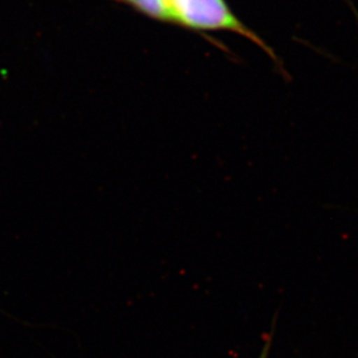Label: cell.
Masks as SVG:
<instances>
[{
  "label": "cell",
  "mask_w": 358,
  "mask_h": 358,
  "mask_svg": "<svg viewBox=\"0 0 358 358\" xmlns=\"http://www.w3.org/2000/svg\"><path fill=\"white\" fill-rule=\"evenodd\" d=\"M166 3L171 24L197 33H234L262 49L273 61H278L274 50L240 20L227 0H166Z\"/></svg>",
  "instance_id": "6da1fadb"
},
{
  "label": "cell",
  "mask_w": 358,
  "mask_h": 358,
  "mask_svg": "<svg viewBox=\"0 0 358 358\" xmlns=\"http://www.w3.org/2000/svg\"><path fill=\"white\" fill-rule=\"evenodd\" d=\"M138 10L153 20L169 22V8L166 0H117Z\"/></svg>",
  "instance_id": "7a4b0ae2"
},
{
  "label": "cell",
  "mask_w": 358,
  "mask_h": 358,
  "mask_svg": "<svg viewBox=\"0 0 358 358\" xmlns=\"http://www.w3.org/2000/svg\"><path fill=\"white\" fill-rule=\"evenodd\" d=\"M271 333H273V331H271V333L266 336L264 345L262 349H261L259 358H269V355H271V342H273V334H271Z\"/></svg>",
  "instance_id": "3957f363"
}]
</instances>
